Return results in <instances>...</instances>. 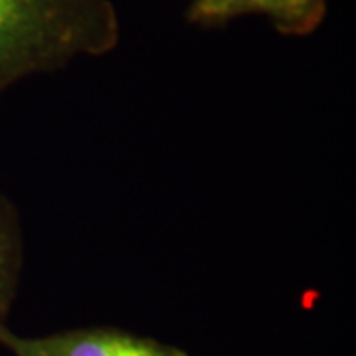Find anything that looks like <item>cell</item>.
Here are the masks:
<instances>
[{"label":"cell","mask_w":356,"mask_h":356,"mask_svg":"<svg viewBox=\"0 0 356 356\" xmlns=\"http://www.w3.org/2000/svg\"><path fill=\"white\" fill-rule=\"evenodd\" d=\"M119 40L113 0H0V95L77 58L105 56Z\"/></svg>","instance_id":"1"},{"label":"cell","mask_w":356,"mask_h":356,"mask_svg":"<svg viewBox=\"0 0 356 356\" xmlns=\"http://www.w3.org/2000/svg\"><path fill=\"white\" fill-rule=\"evenodd\" d=\"M329 14V0H188L186 18L194 26L218 28L243 16H264L291 38L317 32Z\"/></svg>","instance_id":"3"},{"label":"cell","mask_w":356,"mask_h":356,"mask_svg":"<svg viewBox=\"0 0 356 356\" xmlns=\"http://www.w3.org/2000/svg\"><path fill=\"white\" fill-rule=\"evenodd\" d=\"M0 344L13 356H188L172 344L99 327L20 337L0 325Z\"/></svg>","instance_id":"2"},{"label":"cell","mask_w":356,"mask_h":356,"mask_svg":"<svg viewBox=\"0 0 356 356\" xmlns=\"http://www.w3.org/2000/svg\"><path fill=\"white\" fill-rule=\"evenodd\" d=\"M22 252V229L16 208L0 194V325H4L16 297Z\"/></svg>","instance_id":"4"}]
</instances>
